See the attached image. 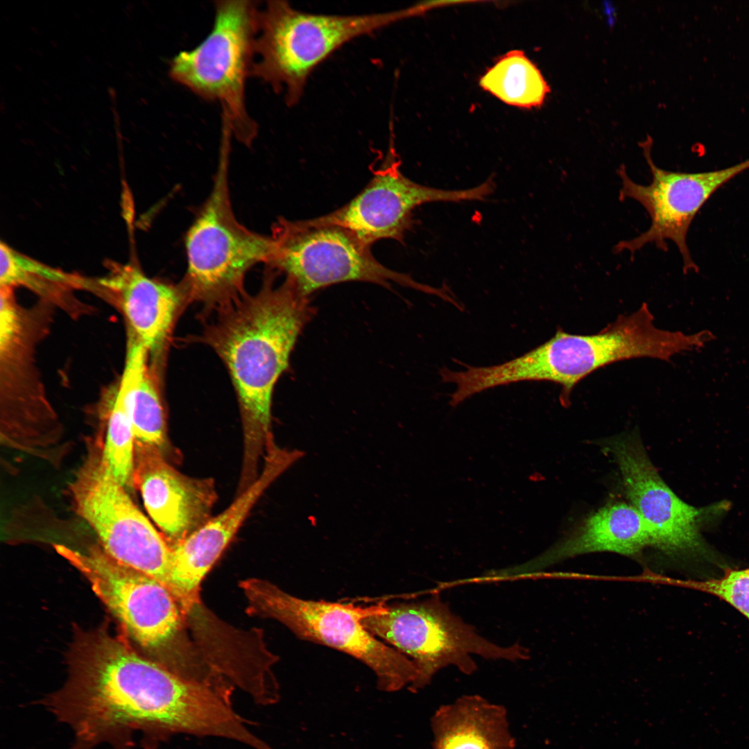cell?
<instances>
[{"label": "cell", "instance_id": "obj_1", "mask_svg": "<svg viewBox=\"0 0 749 749\" xmlns=\"http://www.w3.org/2000/svg\"><path fill=\"white\" fill-rule=\"evenodd\" d=\"M41 705L71 730V749H143L178 734L208 737L216 729L222 703L209 685L184 677L139 655L122 637L105 630L76 643L64 685Z\"/></svg>", "mask_w": 749, "mask_h": 749}, {"label": "cell", "instance_id": "obj_2", "mask_svg": "<svg viewBox=\"0 0 749 749\" xmlns=\"http://www.w3.org/2000/svg\"><path fill=\"white\" fill-rule=\"evenodd\" d=\"M259 291L243 293L218 306L203 340L225 363L241 413L245 460L271 438L275 385L288 368L291 353L304 326L315 313L309 297L288 279L276 286V271L267 268Z\"/></svg>", "mask_w": 749, "mask_h": 749}, {"label": "cell", "instance_id": "obj_3", "mask_svg": "<svg viewBox=\"0 0 749 749\" xmlns=\"http://www.w3.org/2000/svg\"><path fill=\"white\" fill-rule=\"evenodd\" d=\"M643 304L621 315L600 332L571 334L558 328L553 337L505 363L478 367L473 374L481 391L524 381H545L561 387L560 400L567 404L574 386L597 369L614 362L649 357L669 361L682 352L698 350L711 339L705 331L692 334L657 328Z\"/></svg>", "mask_w": 749, "mask_h": 749}, {"label": "cell", "instance_id": "obj_4", "mask_svg": "<svg viewBox=\"0 0 749 749\" xmlns=\"http://www.w3.org/2000/svg\"><path fill=\"white\" fill-rule=\"evenodd\" d=\"M415 9L360 15L304 12L285 1H270L260 10L250 76L276 92L288 105L304 94L312 71L348 42L409 17ZM254 59V60H255Z\"/></svg>", "mask_w": 749, "mask_h": 749}, {"label": "cell", "instance_id": "obj_5", "mask_svg": "<svg viewBox=\"0 0 749 749\" xmlns=\"http://www.w3.org/2000/svg\"><path fill=\"white\" fill-rule=\"evenodd\" d=\"M252 614L284 624L298 638L347 654L374 672L377 689L397 691L409 687L417 675L408 657L370 633L362 621L384 612V602L356 605L293 596L267 580L250 578L241 583Z\"/></svg>", "mask_w": 749, "mask_h": 749}, {"label": "cell", "instance_id": "obj_6", "mask_svg": "<svg viewBox=\"0 0 749 749\" xmlns=\"http://www.w3.org/2000/svg\"><path fill=\"white\" fill-rule=\"evenodd\" d=\"M229 143L224 141L211 193L185 238L187 269L180 283L191 301L215 308L243 293L246 273L268 264L271 236L252 232L236 218L228 184Z\"/></svg>", "mask_w": 749, "mask_h": 749}, {"label": "cell", "instance_id": "obj_7", "mask_svg": "<svg viewBox=\"0 0 749 749\" xmlns=\"http://www.w3.org/2000/svg\"><path fill=\"white\" fill-rule=\"evenodd\" d=\"M259 12L257 1H216L211 32L194 49L175 55L169 70L173 80L195 94L218 101L226 126L245 145L257 134L246 109L245 85L255 59Z\"/></svg>", "mask_w": 749, "mask_h": 749}, {"label": "cell", "instance_id": "obj_8", "mask_svg": "<svg viewBox=\"0 0 749 749\" xmlns=\"http://www.w3.org/2000/svg\"><path fill=\"white\" fill-rule=\"evenodd\" d=\"M363 626L379 639L415 664L417 675L408 688L417 692L448 666L465 674L477 669L471 655L487 659L525 660L527 650L518 644L499 646L480 636L455 615L438 595L412 602L386 605V610L366 617Z\"/></svg>", "mask_w": 749, "mask_h": 749}, {"label": "cell", "instance_id": "obj_9", "mask_svg": "<svg viewBox=\"0 0 749 749\" xmlns=\"http://www.w3.org/2000/svg\"><path fill=\"white\" fill-rule=\"evenodd\" d=\"M273 250L268 268L282 272L304 296L326 286L361 281L390 287L391 282L440 295L441 290L392 270L372 255L370 246L350 230L316 218L279 219L272 227Z\"/></svg>", "mask_w": 749, "mask_h": 749}, {"label": "cell", "instance_id": "obj_10", "mask_svg": "<svg viewBox=\"0 0 749 749\" xmlns=\"http://www.w3.org/2000/svg\"><path fill=\"white\" fill-rule=\"evenodd\" d=\"M69 492L74 510L109 556L166 586L171 546L113 476L103 460L102 449L89 451Z\"/></svg>", "mask_w": 749, "mask_h": 749}, {"label": "cell", "instance_id": "obj_11", "mask_svg": "<svg viewBox=\"0 0 749 749\" xmlns=\"http://www.w3.org/2000/svg\"><path fill=\"white\" fill-rule=\"evenodd\" d=\"M599 444L616 462L628 502L648 531L651 548L669 558L704 556L707 549L703 530L729 510V502L695 507L680 499L660 476L637 432L620 433Z\"/></svg>", "mask_w": 749, "mask_h": 749}, {"label": "cell", "instance_id": "obj_12", "mask_svg": "<svg viewBox=\"0 0 749 749\" xmlns=\"http://www.w3.org/2000/svg\"><path fill=\"white\" fill-rule=\"evenodd\" d=\"M55 549L84 576L138 644L159 651L172 644L182 628L184 610L166 585L119 562L101 546L78 550L56 544Z\"/></svg>", "mask_w": 749, "mask_h": 749}, {"label": "cell", "instance_id": "obj_13", "mask_svg": "<svg viewBox=\"0 0 749 749\" xmlns=\"http://www.w3.org/2000/svg\"><path fill=\"white\" fill-rule=\"evenodd\" d=\"M652 139L641 144L652 180L648 184L635 182L622 165L617 170L621 180L619 200L632 199L647 212L651 225L639 236L619 242L615 252L624 250L634 254L647 244L659 250H668L667 241L677 247L683 261L685 272L697 270L687 242V234L696 214L721 187L749 169V159L720 170L704 172H680L658 167L651 154Z\"/></svg>", "mask_w": 749, "mask_h": 749}, {"label": "cell", "instance_id": "obj_14", "mask_svg": "<svg viewBox=\"0 0 749 749\" xmlns=\"http://www.w3.org/2000/svg\"><path fill=\"white\" fill-rule=\"evenodd\" d=\"M393 156L366 187L348 203L316 219L341 226L368 246L380 239L402 241L417 206L431 202L481 200L494 190L491 178L466 189L447 190L424 186L405 177Z\"/></svg>", "mask_w": 749, "mask_h": 749}, {"label": "cell", "instance_id": "obj_15", "mask_svg": "<svg viewBox=\"0 0 749 749\" xmlns=\"http://www.w3.org/2000/svg\"><path fill=\"white\" fill-rule=\"evenodd\" d=\"M164 455L156 447L135 442L133 485L171 546L212 518L216 492L212 479L186 476L171 466Z\"/></svg>", "mask_w": 749, "mask_h": 749}, {"label": "cell", "instance_id": "obj_16", "mask_svg": "<svg viewBox=\"0 0 749 749\" xmlns=\"http://www.w3.org/2000/svg\"><path fill=\"white\" fill-rule=\"evenodd\" d=\"M304 453L270 442L266 449L259 476L223 512L181 542L171 546L169 581L186 596L199 593L200 583L233 538L248 514L266 489Z\"/></svg>", "mask_w": 749, "mask_h": 749}, {"label": "cell", "instance_id": "obj_17", "mask_svg": "<svg viewBox=\"0 0 749 749\" xmlns=\"http://www.w3.org/2000/svg\"><path fill=\"white\" fill-rule=\"evenodd\" d=\"M109 273L94 284L111 294L128 320V331L154 356L167 343L180 311L189 302L180 284L146 276L135 264L110 261Z\"/></svg>", "mask_w": 749, "mask_h": 749}, {"label": "cell", "instance_id": "obj_18", "mask_svg": "<svg viewBox=\"0 0 749 749\" xmlns=\"http://www.w3.org/2000/svg\"><path fill=\"white\" fill-rule=\"evenodd\" d=\"M648 547H651L650 534L639 513L629 502L617 501L585 517L535 566L593 552L636 556Z\"/></svg>", "mask_w": 749, "mask_h": 749}, {"label": "cell", "instance_id": "obj_19", "mask_svg": "<svg viewBox=\"0 0 749 749\" xmlns=\"http://www.w3.org/2000/svg\"><path fill=\"white\" fill-rule=\"evenodd\" d=\"M431 749H515L508 712L479 695L442 705L431 718Z\"/></svg>", "mask_w": 749, "mask_h": 749}, {"label": "cell", "instance_id": "obj_20", "mask_svg": "<svg viewBox=\"0 0 749 749\" xmlns=\"http://www.w3.org/2000/svg\"><path fill=\"white\" fill-rule=\"evenodd\" d=\"M148 354L128 332L125 365L116 395L130 417L135 442L156 447L165 453L167 438L164 409L148 368Z\"/></svg>", "mask_w": 749, "mask_h": 749}, {"label": "cell", "instance_id": "obj_21", "mask_svg": "<svg viewBox=\"0 0 749 749\" xmlns=\"http://www.w3.org/2000/svg\"><path fill=\"white\" fill-rule=\"evenodd\" d=\"M483 89L504 103L521 107L542 105L549 87L536 66L520 51H512L480 79Z\"/></svg>", "mask_w": 749, "mask_h": 749}, {"label": "cell", "instance_id": "obj_22", "mask_svg": "<svg viewBox=\"0 0 749 749\" xmlns=\"http://www.w3.org/2000/svg\"><path fill=\"white\" fill-rule=\"evenodd\" d=\"M1 287L25 286L41 294L69 287H88L89 281L46 266L1 242Z\"/></svg>", "mask_w": 749, "mask_h": 749}, {"label": "cell", "instance_id": "obj_23", "mask_svg": "<svg viewBox=\"0 0 749 749\" xmlns=\"http://www.w3.org/2000/svg\"><path fill=\"white\" fill-rule=\"evenodd\" d=\"M135 436L130 417L115 394L110 411L103 460L126 488H133Z\"/></svg>", "mask_w": 749, "mask_h": 749}, {"label": "cell", "instance_id": "obj_24", "mask_svg": "<svg viewBox=\"0 0 749 749\" xmlns=\"http://www.w3.org/2000/svg\"><path fill=\"white\" fill-rule=\"evenodd\" d=\"M683 584L727 602L749 621V568H726L721 576Z\"/></svg>", "mask_w": 749, "mask_h": 749}, {"label": "cell", "instance_id": "obj_25", "mask_svg": "<svg viewBox=\"0 0 749 749\" xmlns=\"http://www.w3.org/2000/svg\"><path fill=\"white\" fill-rule=\"evenodd\" d=\"M20 329L18 312L11 298V288L1 287L0 350L7 353Z\"/></svg>", "mask_w": 749, "mask_h": 749}]
</instances>
